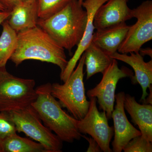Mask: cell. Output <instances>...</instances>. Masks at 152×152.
<instances>
[{"instance_id":"83f0119b","label":"cell","mask_w":152,"mask_h":152,"mask_svg":"<svg viewBox=\"0 0 152 152\" xmlns=\"http://www.w3.org/2000/svg\"><path fill=\"white\" fill-rule=\"evenodd\" d=\"M0 10L1 11H4V10H6L5 8L0 3Z\"/></svg>"},{"instance_id":"f1b7e54d","label":"cell","mask_w":152,"mask_h":152,"mask_svg":"<svg viewBox=\"0 0 152 152\" xmlns=\"http://www.w3.org/2000/svg\"><path fill=\"white\" fill-rule=\"evenodd\" d=\"M37 0H20L21 2H28L34 1Z\"/></svg>"},{"instance_id":"d4e9b609","label":"cell","mask_w":152,"mask_h":152,"mask_svg":"<svg viewBox=\"0 0 152 152\" xmlns=\"http://www.w3.org/2000/svg\"><path fill=\"white\" fill-rule=\"evenodd\" d=\"M11 11L0 10V25L7 20L11 15Z\"/></svg>"},{"instance_id":"2e32d148","label":"cell","mask_w":152,"mask_h":152,"mask_svg":"<svg viewBox=\"0 0 152 152\" xmlns=\"http://www.w3.org/2000/svg\"><path fill=\"white\" fill-rule=\"evenodd\" d=\"M37 1L21 2L11 11L6 20L9 25L17 33L29 29L37 26Z\"/></svg>"},{"instance_id":"8fae6325","label":"cell","mask_w":152,"mask_h":152,"mask_svg":"<svg viewBox=\"0 0 152 152\" xmlns=\"http://www.w3.org/2000/svg\"><path fill=\"white\" fill-rule=\"evenodd\" d=\"M129 0H108L98 9L94 25L96 31L104 29L126 23L133 18L132 10L128 6Z\"/></svg>"},{"instance_id":"44dd1931","label":"cell","mask_w":152,"mask_h":152,"mask_svg":"<svg viewBox=\"0 0 152 152\" xmlns=\"http://www.w3.org/2000/svg\"><path fill=\"white\" fill-rule=\"evenodd\" d=\"M15 125L9 112H0V142L17 134Z\"/></svg>"},{"instance_id":"603a6c76","label":"cell","mask_w":152,"mask_h":152,"mask_svg":"<svg viewBox=\"0 0 152 152\" xmlns=\"http://www.w3.org/2000/svg\"><path fill=\"white\" fill-rule=\"evenodd\" d=\"M82 137L84 138L88 142L89 146L87 152H101L102 151L99 145L94 139L91 137H87L84 135H82Z\"/></svg>"},{"instance_id":"4fadbf2b","label":"cell","mask_w":152,"mask_h":152,"mask_svg":"<svg viewBox=\"0 0 152 152\" xmlns=\"http://www.w3.org/2000/svg\"><path fill=\"white\" fill-rule=\"evenodd\" d=\"M130 53V55L128 56L117 52L110 56L128 64L133 68L135 75L131 79L133 83H138L141 86L142 94L140 102H143L148 94L147 89L152 84V60L145 62L140 53L132 52Z\"/></svg>"},{"instance_id":"7a4b0ae2","label":"cell","mask_w":152,"mask_h":152,"mask_svg":"<svg viewBox=\"0 0 152 152\" xmlns=\"http://www.w3.org/2000/svg\"><path fill=\"white\" fill-rule=\"evenodd\" d=\"M88 20L86 11L78 0H71L59 12L48 18L39 19L37 26L61 46L71 53L84 33Z\"/></svg>"},{"instance_id":"8992f818","label":"cell","mask_w":152,"mask_h":152,"mask_svg":"<svg viewBox=\"0 0 152 152\" xmlns=\"http://www.w3.org/2000/svg\"><path fill=\"white\" fill-rule=\"evenodd\" d=\"M9 112L17 132L24 133L42 144L48 152H62V141L43 124L32 106Z\"/></svg>"},{"instance_id":"d6986e66","label":"cell","mask_w":152,"mask_h":152,"mask_svg":"<svg viewBox=\"0 0 152 152\" xmlns=\"http://www.w3.org/2000/svg\"><path fill=\"white\" fill-rule=\"evenodd\" d=\"M2 27L0 37V68L6 66L18 44V33L10 26L7 20L3 23Z\"/></svg>"},{"instance_id":"ba28073f","label":"cell","mask_w":152,"mask_h":152,"mask_svg":"<svg viewBox=\"0 0 152 152\" xmlns=\"http://www.w3.org/2000/svg\"><path fill=\"white\" fill-rule=\"evenodd\" d=\"M103 74L101 82L87 91L89 98H97L99 108L105 112L108 119L112 118L115 101V91L120 79L134 76L132 71L126 67L120 69L117 60L113 59Z\"/></svg>"},{"instance_id":"52a82bcc","label":"cell","mask_w":152,"mask_h":152,"mask_svg":"<svg viewBox=\"0 0 152 152\" xmlns=\"http://www.w3.org/2000/svg\"><path fill=\"white\" fill-rule=\"evenodd\" d=\"M132 12L137 22L130 26L126 37L118 50L120 53H139L143 45L152 39V1L143 2L132 10Z\"/></svg>"},{"instance_id":"5bb4252c","label":"cell","mask_w":152,"mask_h":152,"mask_svg":"<svg viewBox=\"0 0 152 152\" xmlns=\"http://www.w3.org/2000/svg\"><path fill=\"white\" fill-rule=\"evenodd\" d=\"M124 107L129 114L132 121L137 125L142 135L152 142V105L138 103L134 97L125 94Z\"/></svg>"},{"instance_id":"30bf717a","label":"cell","mask_w":152,"mask_h":152,"mask_svg":"<svg viewBox=\"0 0 152 152\" xmlns=\"http://www.w3.org/2000/svg\"><path fill=\"white\" fill-rule=\"evenodd\" d=\"M125 94L124 92L115 96L116 104L112 114L114 122L113 141L112 142L114 152H121L130 141L141 135L140 131L136 129L129 121L124 107Z\"/></svg>"},{"instance_id":"6da1fadb","label":"cell","mask_w":152,"mask_h":152,"mask_svg":"<svg viewBox=\"0 0 152 152\" xmlns=\"http://www.w3.org/2000/svg\"><path fill=\"white\" fill-rule=\"evenodd\" d=\"M28 60L54 64L60 68L61 73L68 61L65 49L38 26L18 33L17 48L10 60L17 66Z\"/></svg>"},{"instance_id":"3957f363","label":"cell","mask_w":152,"mask_h":152,"mask_svg":"<svg viewBox=\"0 0 152 152\" xmlns=\"http://www.w3.org/2000/svg\"><path fill=\"white\" fill-rule=\"evenodd\" d=\"M51 84L47 83L36 88L37 97L31 105L44 124L63 142L72 143L82 134L76 126L75 118L66 113L59 102L52 95Z\"/></svg>"},{"instance_id":"e0dca14e","label":"cell","mask_w":152,"mask_h":152,"mask_svg":"<svg viewBox=\"0 0 152 152\" xmlns=\"http://www.w3.org/2000/svg\"><path fill=\"white\" fill-rule=\"evenodd\" d=\"M87 80L96 74H103L110 65L113 58L94 45L92 42L84 52Z\"/></svg>"},{"instance_id":"9c48e42d","label":"cell","mask_w":152,"mask_h":152,"mask_svg":"<svg viewBox=\"0 0 152 152\" xmlns=\"http://www.w3.org/2000/svg\"><path fill=\"white\" fill-rule=\"evenodd\" d=\"M90 102L86 115L81 120H76L77 127L81 134H88L94 139L102 151L113 152L110 142L114 135V127L109 126L105 112L98 110L96 98H90Z\"/></svg>"},{"instance_id":"9a60e30c","label":"cell","mask_w":152,"mask_h":152,"mask_svg":"<svg viewBox=\"0 0 152 152\" xmlns=\"http://www.w3.org/2000/svg\"><path fill=\"white\" fill-rule=\"evenodd\" d=\"M130 26L126 23L94 33L92 42L109 56L118 52Z\"/></svg>"},{"instance_id":"ac0fdd59","label":"cell","mask_w":152,"mask_h":152,"mask_svg":"<svg viewBox=\"0 0 152 152\" xmlns=\"http://www.w3.org/2000/svg\"><path fill=\"white\" fill-rule=\"evenodd\" d=\"M0 152H48L43 146L17 134L0 142Z\"/></svg>"},{"instance_id":"277c9868","label":"cell","mask_w":152,"mask_h":152,"mask_svg":"<svg viewBox=\"0 0 152 152\" xmlns=\"http://www.w3.org/2000/svg\"><path fill=\"white\" fill-rule=\"evenodd\" d=\"M85 59L83 53L75 69L64 84L54 83L51 88L52 95L58 100L62 107L66 108L78 120H81L86 115L90 104L85 94L83 82Z\"/></svg>"},{"instance_id":"7c38bea8","label":"cell","mask_w":152,"mask_h":152,"mask_svg":"<svg viewBox=\"0 0 152 152\" xmlns=\"http://www.w3.org/2000/svg\"><path fill=\"white\" fill-rule=\"evenodd\" d=\"M108 1V0H84L82 3V6L86 9L88 15L86 26L83 37L78 45L75 53L72 58L68 61L64 70L60 75L61 80L64 83L70 76L82 55L92 42L94 31L95 29L94 25L95 14L98 9Z\"/></svg>"},{"instance_id":"5b68a950","label":"cell","mask_w":152,"mask_h":152,"mask_svg":"<svg viewBox=\"0 0 152 152\" xmlns=\"http://www.w3.org/2000/svg\"><path fill=\"white\" fill-rule=\"evenodd\" d=\"M36 82L12 75L0 68V112H11L31 105L37 97Z\"/></svg>"},{"instance_id":"f546056e","label":"cell","mask_w":152,"mask_h":152,"mask_svg":"<svg viewBox=\"0 0 152 152\" xmlns=\"http://www.w3.org/2000/svg\"><path fill=\"white\" fill-rule=\"evenodd\" d=\"M78 1H79L82 4V3L83 2V1H84V0H78Z\"/></svg>"},{"instance_id":"484cf974","label":"cell","mask_w":152,"mask_h":152,"mask_svg":"<svg viewBox=\"0 0 152 152\" xmlns=\"http://www.w3.org/2000/svg\"><path fill=\"white\" fill-rule=\"evenodd\" d=\"M139 53L142 56H148L152 58V50L151 48H146L144 49H142L141 48L139 51Z\"/></svg>"},{"instance_id":"4316f807","label":"cell","mask_w":152,"mask_h":152,"mask_svg":"<svg viewBox=\"0 0 152 152\" xmlns=\"http://www.w3.org/2000/svg\"><path fill=\"white\" fill-rule=\"evenodd\" d=\"M150 93L148 94L145 101L142 102L143 104H147L152 105V85L150 86L149 88Z\"/></svg>"},{"instance_id":"cb8c5ba5","label":"cell","mask_w":152,"mask_h":152,"mask_svg":"<svg viewBox=\"0 0 152 152\" xmlns=\"http://www.w3.org/2000/svg\"><path fill=\"white\" fill-rule=\"evenodd\" d=\"M21 2L20 0H0V3L7 10L12 11L14 7Z\"/></svg>"},{"instance_id":"ffe728a7","label":"cell","mask_w":152,"mask_h":152,"mask_svg":"<svg viewBox=\"0 0 152 152\" xmlns=\"http://www.w3.org/2000/svg\"><path fill=\"white\" fill-rule=\"evenodd\" d=\"M71 0H37L39 19H45L62 10Z\"/></svg>"},{"instance_id":"7402d4cb","label":"cell","mask_w":152,"mask_h":152,"mask_svg":"<svg viewBox=\"0 0 152 152\" xmlns=\"http://www.w3.org/2000/svg\"><path fill=\"white\" fill-rule=\"evenodd\" d=\"M124 152H152V142L140 135L132 139L125 146Z\"/></svg>"}]
</instances>
